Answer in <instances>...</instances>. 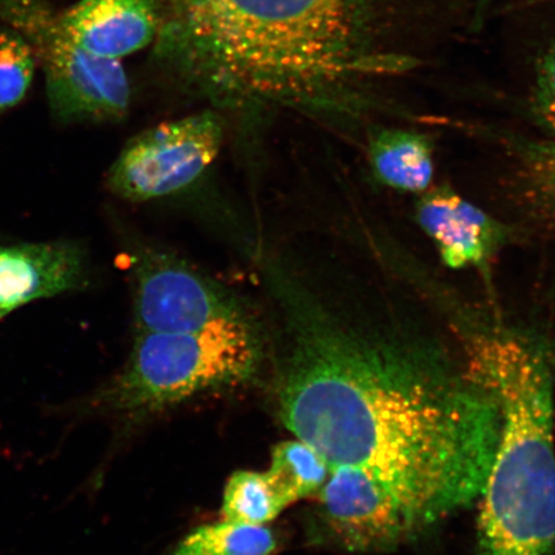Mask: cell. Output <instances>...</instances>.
I'll return each mask as SVG.
<instances>
[{
  "instance_id": "9a60e30c",
  "label": "cell",
  "mask_w": 555,
  "mask_h": 555,
  "mask_svg": "<svg viewBox=\"0 0 555 555\" xmlns=\"http://www.w3.org/2000/svg\"><path fill=\"white\" fill-rule=\"evenodd\" d=\"M287 508L267 470L240 469L225 483L220 519L241 525L267 526Z\"/></svg>"
},
{
  "instance_id": "5b68a950",
  "label": "cell",
  "mask_w": 555,
  "mask_h": 555,
  "mask_svg": "<svg viewBox=\"0 0 555 555\" xmlns=\"http://www.w3.org/2000/svg\"><path fill=\"white\" fill-rule=\"evenodd\" d=\"M0 20L31 47L55 119L116 121L128 114L130 81L120 60L99 57L68 37L50 0H0Z\"/></svg>"
},
{
  "instance_id": "e0dca14e",
  "label": "cell",
  "mask_w": 555,
  "mask_h": 555,
  "mask_svg": "<svg viewBox=\"0 0 555 555\" xmlns=\"http://www.w3.org/2000/svg\"><path fill=\"white\" fill-rule=\"evenodd\" d=\"M490 2H491V0H480V2H478V9H477L478 15H481V16L483 15L486 7H488Z\"/></svg>"
},
{
  "instance_id": "9c48e42d",
  "label": "cell",
  "mask_w": 555,
  "mask_h": 555,
  "mask_svg": "<svg viewBox=\"0 0 555 555\" xmlns=\"http://www.w3.org/2000/svg\"><path fill=\"white\" fill-rule=\"evenodd\" d=\"M60 21L82 50L121 61L156 41L162 16L158 0H80Z\"/></svg>"
},
{
  "instance_id": "277c9868",
  "label": "cell",
  "mask_w": 555,
  "mask_h": 555,
  "mask_svg": "<svg viewBox=\"0 0 555 555\" xmlns=\"http://www.w3.org/2000/svg\"><path fill=\"white\" fill-rule=\"evenodd\" d=\"M266 360L267 341L254 317L192 332L137 333L127 364L102 390L100 404L131 418L155 415L258 380Z\"/></svg>"
},
{
  "instance_id": "2e32d148",
  "label": "cell",
  "mask_w": 555,
  "mask_h": 555,
  "mask_svg": "<svg viewBox=\"0 0 555 555\" xmlns=\"http://www.w3.org/2000/svg\"><path fill=\"white\" fill-rule=\"evenodd\" d=\"M35 67L37 60L27 41L13 29L0 33V113L25 99Z\"/></svg>"
},
{
  "instance_id": "6da1fadb",
  "label": "cell",
  "mask_w": 555,
  "mask_h": 555,
  "mask_svg": "<svg viewBox=\"0 0 555 555\" xmlns=\"http://www.w3.org/2000/svg\"><path fill=\"white\" fill-rule=\"evenodd\" d=\"M267 270L282 318L270 379L282 425L330 472L366 477L414 538L477 505L501 416L463 351L349 321L295 276Z\"/></svg>"
},
{
  "instance_id": "7c38bea8",
  "label": "cell",
  "mask_w": 555,
  "mask_h": 555,
  "mask_svg": "<svg viewBox=\"0 0 555 555\" xmlns=\"http://www.w3.org/2000/svg\"><path fill=\"white\" fill-rule=\"evenodd\" d=\"M533 103L543 138L527 165V189L533 204L555 220V44L539 62Z\"/></svg>"
},
{
  "instance_id": "3957f363",
  "label": "cell",
  "mask_w": 555,
  "mask_h": 555,
  "mask_svg": "<svg viewBox=\"0 0 555 555\" xmlns=\"http://www.w3.org/2000/svg\"><path fill=\"white\" fill-rule=\"evenodd\" d=\"M464 358L494 395L501 428L478 501L477 555L555 552V378L544 343L502 324L462 333Z\"/></svg>"
},
{
  "instance_id": "8992f818",
  "label": "cell",
  "mask_w": 555,
  "mask_h": 555,
  "mask_svg": "<svg viewBox=\"0 0 555 555\" xmlns=\"http://www.w3.org/2000/svg\"><path fill=\"white\" fill-rule=\"evenodd\" d=\"M224 138L223 117L212 111L158 124L125 144L107 173L108 190L135 204L182 192L210 168Z\"/></svg>"
},
{
  "instance_id": "ba28073f",
  "label": "cell",
  "mask_w": 555,
  "mask_h": 555,
  "mask_svg": "<svg viewBox=\"0 0 555 555\" xmlns=\"http://www.w3.org/2000/svg\"><path fill=\"white\" fill-rule=\"evenodd\" d=\"M416 220L451 269L488 267L504 240L494 218L449 189L427 192L416 205Z\"/></svg>"
},
{
  "instance_id": "8fae6325",
  "label": "cell",
  "mask_w": 555,
  "mask_h": 555,
  "mask_svg": "<svg viewBox=\"0 0 555 555\" xmlns=\"http://www.w3.org/2000/svg\"><path fill=\"white\" fill-rule=\"evenodd\" d=\"M370 162L374 176L391 189L427 192L435 172L434 145L425 134L404 129H384L370 143Z\"/></svg>"
},
{
  "instance_id": "7a4b0ae2",
  "label": "cell",
  "mask_w": 555,
  "mask_h": 555,
  "mask_svg": "<svg viewBox=\"0 0 555 555\" xmlns=\"http://www.w3.org/2000/svg\"><path fill=\"white\" fill-rule=\"evenodd\" d=\"M156 52L221 106L351 108L360 82L412 68L379 53L373 0H158Z\"/></svg>"
},
{
  "instance_id": "5bb4252c",
  "label": "cell",
  "mask_w": 555,
  "mask_h": 555,
  "mask_svg": "<svg viewBox=\"0 0 555 555\" xmlns=\"http://www.w3.org/2000/svg\"><path fill=\"white\" fill-rule=\"evenodd\" d=\"M267 474L278 494L291 506L321 491L328 480L330 466L314 448L294 439L276 443Z\"/></svg>"
},
{
  "instance_id": "4fadbf2b",
  "label": "cell",
  "mask_w": 555,
  "mask_h": 555,
  "mask_svg": "<svg viewBox=\"0 0 555 555\" xmlns=\"http://www.w3.org/2000/svg\"><path fill=\"white\" fill-rule=\"evenodd\" d=\"M281 537L269 526L218 522L196 527L168 555H274Z\"/></svg>"
},
{
  "instance_id": "52a82bcc",
  "label": "cell",
  "mask_w": 555,
  "mask_h": 555,
  "mask_svg": "<svg viewBox=\"0 0 555 555\" xmlns=\"http://www.w3.org/2000/svg\"><path fill=\"white\" fill-rule=\"evenodd\" d=\"M133 268L135 333L192 332L253 317L233 291L177 256L144 249Z\"/></svg>"
},
{
  "instance_id": "30bf717a",
  "label": "cell",
  "mask_w": 555,
  "mask_h": 555,
  "mask_svg": "<svg viewBox=\"0 0 555 555\" xmlns=\"http://www.w3.org/2000/svg\"><path fill=\"white\" fill-rule=\"evenodd\" d=\"M86 268L73 243L0 247V321L26 304L81 287Z\"/></svg>"
}]
</instances>
